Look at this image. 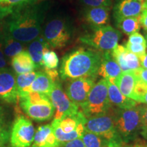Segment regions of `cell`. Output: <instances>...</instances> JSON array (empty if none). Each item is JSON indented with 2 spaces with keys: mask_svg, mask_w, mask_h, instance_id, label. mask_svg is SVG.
Returning a JSON list of instances; mask_svg holds the SVG:
<instances>
[{
  "mask_svg": "<svg viewBox=\"0 0 147 147\" xmlns=\"http://www.w3.org/2000/svg\"><path fill=\"white\" fill-rule=\"evenodd\" d=\"M44 18V10L38 5L17 7L8 16L4 29L17 41L30 42L41 34Z\"/></svg>",
  "mask_w": 147,
  "mask_h": 147,
  "instance_id": "6da1fadb",
  "label": "cell"
},
{
  "mask_svg": "<svg viewBox=\"0 0 147 147\" xmlns=\"http://www.w3.org/2000/svg\"><path fill=\"white\" fill-rule=\"evenodd\" d=\"M102 54L91 49L80 48L63 57L60 68L63 79L95 78L100 67Z\"/></svg>",
  "mask_w": 147,
  "mask_h": 147,
  "instance_id": "7a4b0ae2",
  "label": "cell"
},
{
  "mask_svg": "<svg viewBox=\"0 0 147 147\" xmlns=\"http://www.w3.org/2000/svg\"><path fill=\"white\" fill-rule=\"evenodd\" d=\"M117 133L123 144L132 142L141 131V106L112 108Z\"/></svg>",
  "mask_w": 147,
  "mask_h": 147,
  "instance_id": "3957f363",
  "label": "cell"
},
{
  "mask_svg": "<svg viewBox=\"0 0 147 147\" xmlns=\"http://www.w3.org/2000/svg\"><path fill=\"white\" fill-rule=\"evenodd\" d=\"M87 119L108 113L112 108L108 95V81L105 78L94 84L88 95L86 102L80 106Z\"/></svg>",
  "mask_w": 147,
  "mask_h": 147,
  "instance_id": "277c9868",
  "label": "cell"
},
{
  "mask_svg": "<svg viewBox=\"0 0 147 147\" xmlns=\"http://www.w3.org/2000/svg\"><path fill=\"white\" fill-rule=\"evenodd\" d=\"M121 37L120 32L110 25L94 27L92 33L80 38L82 43L101 51H113L118 45Z\"/></svg>",
  "mask_w": 147,
  "mask_h": 147,
  "instance_id": "5b68a950",
  "label": "cell"
},
{
  "mask_svg": "<svg viewBox=\"0 0 147 147\" xmlns=\"http://www.w3.org/2000/svg\"><path fill=\"white\" fill-rule=\"evenodd\" d=\"M84 129L104 138L110 142L123 145L116 129L112 108L104 115L87 119Z\"/></svg>",
  "mask_w": 147,
  "mask_h": 147,
  "instance_id": "8992f818",
  "label": "cell"
},
{
  "mask_svg": "<svg viewBox=\"0 0 147 147\" xmlns=\"http://www.w3.org/2000/svg\"><path fill=\"white\" fill-rule=\"evenodd\" d=\"M44 39L49 47L61 49L65 47L71 39V29L62 18H54L46 24Z\"/></svg>",
  "mask_w": 147,
  "mask_h": 147,
  "instance_id": "52a82bcc",
  "label": "cell"
},
{
  "mask_svg": "<svg viewBox=\"0 0 147 147\" xmlns=\"http://www.w3.org/2000/svg\"><path fill=\"white\" fill-rule=\"evenodd\" d=\"M48 97L53 107L56 109L54 119L60 120L66 117L76 115L80 111L79 106L71 102L63 91L59 81L55 82Z\"/></svg>",
  "mask_w": 147,
  "mask_h": 147,
  "instance_id": "ba28073f",
  "label": "cell"
},
{
  "mask_svg": "<svg viewBox=\"0 0 147 147\" xmlns=\"http://www.w3.org/2000/svg\"><path fill=\"white\" fill-rule=\"evenodd\" d=\"M35 135L32 121L20 116L16 119L10 134L11 147H30Z\"/></svg>",
  "mask_w": 147,
  "mask_h": 147,
  "instance_id": "9c48e42d",
  "label": "cell"
},
{
  "mask_svg": "<svg viewBox=\"0 0 147 147\" xmlns=\"http://www.w3.org/2000/svg\"><path fill=\"white\" fill-rule=\"evenodd\" d=\"M20 105L25 114L33 120L42 122L49 120L54 115L55 108L49 100L38 102H30L23 97H20Z\"/></svg>",
  "mask_w": 147,
  "mask_h": 147,
  "instance_id": "30bf717a",
  "label": "cell"
},
{
  "mask_svg": "<svg viewBox=\"0 0 147 147\" xmlns=\"http://www.w3.org/2000/svg\"><path fill=\"white\" fill-rule=\"evenodd\" d=\"M95 84V78L73 79L66 86V94L76 105L80 107L87 100L88 95Z\"/></svg>",
  "mask_w": 147,
  "mask_h": 147,
  "instance_id": "8fae6325",
  "label": "cell"
},
{
  "mask_svg": "<svg viewBox=\"0 0 147 147\" xmlns=\"http://www.w3.org/2000/svg\"><path fill=\"white\" fill-rule=\"evenodd\" d=\"M0 100L15 104L18 100L16 78L10 69L0 68Z\"/></svg>",
  "mask_w": 147,
  "mask_h": 147,
  "instance_id": "7c38bea8",
  "label": "cell"
},
{
  "mask_svg": "<svg viewBox=\"0 0 147 147\" xmlns=\"http://www.w3.org/2000/svg\"><path fill=\"white\" fill-rule=\"evenodd\" d=\"M111 55L123 71H134L140 67L138 57L129 52L123 45H117L112 51Z\"/></svg>",
  "mask_w": 147,
  "mask_h": 147,
  "instance_id": "4fadbf2b",
  "label": "cell"
},
{
  "mask_svg": "<svg viewBox=\"0 0 147 147\" xmlns=\"http://www.w3.org/2000/svg\"><path fill=\"white\" fill-rule=\"evenodd\" d=\"M144 8V2L138 0H119L114 8V17L118 21L124 18L139 16Z\"/></svg>",
  "mask_w": 147,
  "mask_h": 147,
  "instance_id": "5bb4252c",
  "label": "cell"
},
{
  "mask_svg": "<svg viewBox=\"0 0 147 147\" xmlns=\"http://www.w3.org/2000/svg\"><path fill=\"white\" fill-rule=\"evenodd\" d=\"M122 73L120 66L112 57L110 51H105L102 54V61L98 69V74L109 81H113Z\"/></svg>",
  "mask_w": 147,
  "mask_h": 147,
  "instance_id": "9a60e30c",
  "label": "cell"
},
{
  "mask_svg": "<svg viewBox=\"0 0 147 147\" xmlns=\"http://www.w3.org/2000/svg\"><path fill=\"white\" fill-rule=\"evenodd\" d=\"M60 146L61 144L53 133L52 126L47 124L38 127L37 129L31 147H60Z\"/></svg>",
  "mask_w": 147,
  "mask_h": 147,
  "instance_id": "2e32d148",
  "label": "cell"
},
{
  "mask_svg": "<svg viewBox=\"0 0 147 147\" xmlns=\"http://www.w3.org/2000/svg\"><path fill=\"white\" fill-rule=\"evenodd\" d=\"M110 82L117 86L123 95L134 100V89L137 82V77L134 71H123L117 78Z\"/></svg>",
  "mask_w": 147,
  "mask_h": 147,
  "instance_id": "e0dca14e",
  "label": "cell"
},
{
  "mask_svg": "<svg viewBox=\"0 0 147 147\" xmlns=\"http://www.w3.org/2000/svg\"><path fill=\"white\" fill-rule=\"evenodd\" d=\"M84 17L93 27L105 26L109 21V8L89 7L85 11Z\"/></svg>",
  "mask_w": 147,
  "mask_h": 147,
  "instance_id": "ac0fdd59",
  "label": "cell"
},
{
  "mask_svg": "<svg viewBox=\"0 0 147 147\" xmlns=\"http://www.w3.org/2000/svg\"><path fill=\"white\" fill-rule=\"evenodd\" d=\"M108 99L111 104L119 108H129L137 105V102L122 94L117 86L108 80Z\"/></svg>",
  "mask_w": 147,
  "mask_h": 147,
  "instance_id": "d6986e66",
  "label": "cell"
},
{
  "mask_svg": "<svg viewBox=\"0 0 147 147\" xmlns=\"http://www.w3.org/2000/svg\"><path fill=\"white\" fill-rule=\"evenodd\" d=\"M54 84L55 82L45 71H38V75L30 87L25 91L23 95H20L18 98L25 96L29 92H36V93L45 94L48 96L52 90Z\"/></svg>",
  "mask_w": 147,
  "mask_h": 147,
  "instance_id": "ffe728a7",
  "label": "cell"
},
{
  "mask_svg": "<svg viewBox=\"0 0 147 147\" xmlns=\"http://www.w3.org/2000/svg\"><path fill=\"white\" fill-rule=\"evenodd\" d=\"M12 66L17 74L34 71L36 68V66L29 53L23 51L12 57Z\"/></svg>",
  "mask_w": 147,
  "mask_h": 147,
  "instance_id": "44dd1931",
  "label": "cell"
},
{
  "mask_svg": "<svg viewBox=\"0 0 147 147\" xmlns=\"http://www.w3.org/2000/svg\"><path fill=\"white\" fill-rule=\"evenodd\" d=\"M1 42L3 54L8 57H13L23 51L21 42L17 41L10 36L4 29V27H3L1 33Z\"/></svg>",
  "mask_w": 147,
  "mask_h": 147,
  "instance_id": "7402d4cb",
  "label": "cell"
},
{
  "mask_svg": "<svg viewBox=\"0 0 147 147\" xmlns=\"http://www.w3.org/2000/svg\"><path fill=\"white\" fill-rule=\"evenodd\" d=\"M49 46L46 42L45 39L42 38H37L32 41V43L29 46L28 53L30 55L32 60L37 67H39L42 65V56L46 50L49 49Z\"/></svg>",
  "mask_w": 147,
  "mask_h": 147,
  "instance_id": "603a6c76",
  "label": "cell"
},
{
  "mask_svg": "<svg viewBox=\"0 0 147 147\" xmlns=\"http://www.w3.org/2000/svg\"><path fill=\"white\" fill-rule=\"evenodd\" d=\"M87 119L82 112L80 110L76 115L66 117L57 121L61 131L65 134H69L74 131L80 124L82 123L85 125Z\"/></svg>",
  "mask_w": 147,
  "mask_h": 147,
  "instance_id": "cb8c5ba5",
  "label": "cell"
},
{
  "mask_svg": "<svg viewBox=\"0 0 147 147\" xmlns=\"http://www.w3.org/2000/svg\"><path fill=\"white\" fill-rule=\"evenodd\" d=\"M80 138L83 141L85 147H110L117 145L86 129H84V131Z\"/></svg>",
  "mask_w": 147,
  "mask_h": 147,
  "instance_id": "d4e9b609",
  "label": "cell"
},
{
  "mask_svg": "<svg viewBox=\"0 0 147 147\" xmlns=\"http://www.w3.org/2000/svg\"><path fill=\"white\" fill-rule=\"evenodd\" d=\"M116 22L118 28L127 35L138 32L141 27L139 16L124 18Z\"/></svg>",
  "mask_w": 147,
  "mask_h": 147,
  "instance_id": "484cf974",
  "label": "cell"
},
{
  "mask_svg": "<svg viewBox=\"0 0 147 147\" xmlns=\"http://www.w3.org/2000/svg\"><path fill=\"white\" fill-rule=\"evenodd\" d=\"M38 71H31V72L18 74L16 77V83L17 87L18 97L23 95L25 91L30 87L31 84L36 79Z\"/></svg>",
  "mask_w": 147,
  "mask_h": 147,
  "instance_id": "4316f807",
  "label": "cell"
},
{
  "mask_svg": "<svg viewBox=\"0 0 147 147\" xmlns=\"http://www.w3.org/2000/svg\"><path fill=\"white\" fill-rule=\"evenodd\" d=\"M42 66L48 69H55L59 65V58L54 51L49 49L43 53L42 61Z\"/></svg>",
  "mask_w": 147,
  "mask_h": 147,
  "instance_id": "83f0119b",
  "label": "cell"
},
{
  "mask_svg": "<svg viewBox=\"0 0 147 147\" xmlns=\"http://www.w3.org/2000/svg\"><path fill=\"white\" fill-rule=\"evenodd\" d=\"M147 91V84L137 78V82L134 89V100L136 102L142 103V99Z\"/></svg>",
  "mask_w": 147,
  "mask_h": 147,
  "instance_id": "f1b7e54d",
  "label": "cell"
},
{
  "mask_svg": "<svg viewBox=\"0 0 147 147\" xmlns=\"http://www.w3.org/2000/svg\"><path fill=\"white\" fill-rule=\"evenodd\" d=\"M125 47L126 48L127 50L138 57H140L142 55H144L146 53V51L147 47L146 45H141V44H131L127 42L125 45Z\"/></svg>",
  "mask_w": 147,
  "mask_h": 147,
  "instance_id": "f546056e",
  "label": "cell"
},
{
  "mask_svg": "<svg viewBox=\"0 0 147 147\" xmlns=\"http://www.w3.org/2000/svg\"><path fill=\"white\" fill-rule=\"evenodd\" d=\"M35 1L36 0H1L0 5L17 8V7L31 4V3H34Z\"/></svg>",
  "mask_w": 147,
  "mask_h": 147,
  "instance_id": "4dcf8cb0",
  "label": "cell"
},
{
  "mask_svg": "<svg viewBox=\"0 0 147 147\" xmlns=\"http://www.w3.org/2000/svg\"><path fill=\"white\" fill-rule=\"evenodd\" d=\"M84 4L89 7H109L112 0H82Z\"/></svg>",
  "mask_w": 147,
  "mask_h": 147,
  "instance_id": "1f68e13d",
  "label": "cell"
},
{
  "mask_svg": "<svg viewBox=\"0 0 147 147\" xmlns=\"http://www.w3.org/2000/svg\"><path fill=\"white\" fill-rule=\"evenodd\" d=\"M142 136L147 134V104L141 106V131Z\"/></svg>",
  "mask_w": 147,
  "mask_h": 147,
  "instance_id": "d6a6232c",
  "label": "cell"
},
{
  "mask_svg": "<svg viewBox=\"0 0 147 147\" xmlns=\"http://www.w3.org/2000/svg\"><path fill=\"white\" fill-rule=\"evenodd\" d=\"M127 42L131 44H141V45H146V40L145 38L138 32L134 33L129 35Z\"/></svg>",
  "mask_w": 147,
  "mask_h": 147,
  "instance_id": "836d02e7",
  "label": "cell"
},
{
  "mask_svg": "<svg viewBox=\"0 0 147 147\" xmlns=\"http://www.w3.org/2000/svg\"><path fill=\"white\" fill-rule=\"evenodd\" d=\"M14 8H12L10 6H3V5H0V29L2 28L1 27V21L4 20L6 16H8L12 13Z\"/></svg>",
  "mask_w": 147,
  "mask_h": 147,
  "instance_id": "e575fe53",
  "label": "cell"
},
{
  "mask_svg": "<svg viewBox=\"0 0 147 147\" xmlns=\"http://www.w3.org/2000/svg\"><path fill=\"white\" fill-rule=\"evenodd\" d=\"M60 147H85V146L81 138H78L61 144Z\"/></svg>",
  "mask_w": 147,
  "mask_h": 147,
  "instance_id": "d590c367",
  "label": "cell"
},
{
  "mask_svg": "<svg viewBox=\"0 0 147 147\" xmlns=\"http://www.w3.org/2000/svg\"><path fill=\"white\" fill-rule=\"evenodd\" d=\"M134 71L137 78L147 84V69L140 67Z\"/></svg>",
  "mask_w": 147,
  "mask_h": 147,
  "instance_id": "8d00e7d4",
  "label": "cell"
},
{
  "mask_svg": "<svg viewBox=\"0 0 147 147\" xmlns=\"http://www.w3.org/2000/svg\"><path fill=\"white\" fill-rule=\"evenodd\" d=\"M45 72L50 77L51 80L54 82L59 81V74L55 69H48L45 67Z\"/></svg>",
  "mask_w": 147,
  "mask_h": 147,
  "instance_id": "74e56055",
  "label": "cell"
},
{
  "mask_svg": "<svg viewBox=\"0 0 147 147\" xmlns=\"http://www.w3.org/2000/svg\"><path fill=\"white\" fill-rule=\"evenodd\" d=\"M140 18V25L143 27L146 32H147V10L144 8L142 10V13L139 16Z\"/></svg>",
  "mask_w": 147,
  "mask_h": 147,
  "instance_id": "f35d334b",
  "label": "cell"
},
{
  "mask_svg": "<svg viewBox=\"0 0 147 147\" xmlns=\"http://www.w3.org/2000/svg\"><path fill=\"white\" fill-rule=\"evenodd\" d=\"M8 131L5 125V115L2 108L0 107V132Z\"/></svg>",
  "mask_w": 147,
  "mask_h": 147,
  "instance_id": "ab89813d",
  "label": "cell"
},
{
  "mask_svg": "<svg viewBox=\"0 0 147 147\" xmlns=\"http://www.w3.org/2000/svg\"><path fill=\"white\" fill-rule=\"evenodd\" d=\"M3 27L0 29V68H3L6 65V61H5V55L3 54L2 51V48H1V33Z\"/></svg>",
  "mask_w": 147,
  "mask_h": 147,
  "instance_id": "60d3db41",
  "label": "cell"
},
{
  "mask_svg": "<svg viewBox=\"0 0 147 147\" xmlns=\"http://www.w3.org/2000/svg\"><path fill=\"white\" fill-rule=\"evenodd\" d=\"M140 63V66L145 69H147V53H145L142 57H139Z\"/></svg>",
  "mask_w": 147,
  "mask_h": 147,
  "instance_id": "b9f144b4",
  "label": "cell"
},
{
  "mask_svg": "<svg viewBox=\"0 0 147 147\" xmlns=\"http://www.w3.org/2000/svg\"><path fill=\"white\" fill-rule=\"evenodd\" d=\"M129 147H147V144H145V143H136V144Z\"/></svg>",
  "mask_w": 147,
  "mask_h": 147,
  "instance_id": "7bdbcfd3",
  "label": "cell"
},
{
  "mask_svg": "<svg viewBox=\"0 0 147 147\" xmlns=\"http://www.w3.org/2000/svg\"><path fill=\"white\" fill-rule=\"evenodd\" d=\"M142 103H143V104H147V91H146V93H145L144 97H143Z\"/></svg>",
  "mask_w": 147,
  "mask_h": 147,
  "instance_id": "ee69618b",
  "label": "cell"
},
{
  "mask_svg": "<svg viewBox=\"0 0 147 147\" xmlns=\"http://www.w3.org/2000/svg\"><path fill=\"white\" fill-rule=\"evenodd\" d=\"M110 147H125L123 145H114V146H110Z\"/></svg>",
  "mask_w": 147,
  "mask_h": 147,
  "instance_id": "f6af8a7d",
  "label": "cell"
},
{
  "mask_svg": "<svg viewBox=\"0 0 147 147\" xmlns=\"http://www.w3.org/2000/svg\"><path fill=\"white\" fill-rule=\"evenodd\" d=\"M144 8L147 10V0H146L144 2Z\"/></svg>",
  "mask_w": 147,
  "mask_h": 147,
  "instance_id": "bcb514c9",
  "label": "cell"
},
{
  "mask_svg": "<svg viewBox=\"0 0 147 147\" xmlns=\"http://www.w3.org/2000/svg\"><path fill=\"white\" fill-rule=\"evenodd\" d=\"M138 1H141V2H144V1H146V0H138Z\"/></svg>",
  "mask_w": 147,
  "mask_h": 147,
  "instance_id": "7dc6e473",
  "label": "cell"
},
{
  "mask_svg": "<svg viewBox=\"0 0 147 147\" xmlns=\"http://www.w3.org/2000/svg\"><path fill=\"white\" fill-rule=\"evenodd\" d=\"M143 137H144L145 139H146V140H147V134H146V135H144V136H143Z\"/></svg>",
  "mask_w": 147,
  "mask_h": 147,
  "instance_id": "c3c4849f",
  "label": "cell"
},
{
  "mask_svg": "<svg viewBox=\"0 0 147 147\" xmlns=\"http://www.w3.org/2000/svg\"><path fill=\"white\" fill-rule=\"evenodd\" d=\"M145 39L146 40V47H147V35L146 36V38H145Z\"/></svg>",
  "mask_w": 147,
  "mask_h": 147,
  "instance_id": "681fc988",
  "label": "cell"
},
{
  "mask_svg": "<svg viewBox=\"0 0 147 147\" xmlns=\"http://www.w3.org/2000/svg\"><path fill=\"white\" fill-rule=\"evenodd\" d=\"M0 3H1V0H0Z\"/></svg>",
  "mask_w": 147,
  "mask_h": 147,
  "instance_id": "f907efd6",
  "label": "cell"
}]
</instances>
